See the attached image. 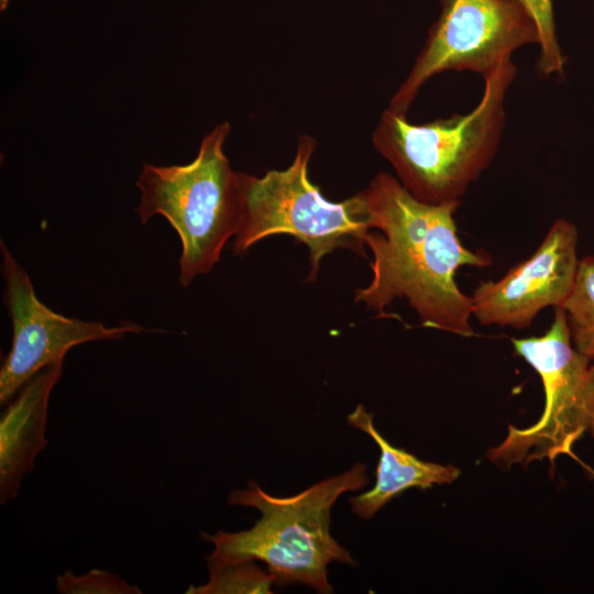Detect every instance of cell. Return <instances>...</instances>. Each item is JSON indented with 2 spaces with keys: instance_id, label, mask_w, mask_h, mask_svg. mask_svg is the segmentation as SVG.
Here are the masks:
<instances>
[{
  "instance_id": "obj_12",
  "label": "cell",
  "mask_w": 594,
  "mask_h": 594,
  "mask_svg": "<svg viewBox=\"0 0 594 594\" xmlns=\"http://www.w3.org/2000/svg\"><path fill=\"white\" fill-rule=\"evenodd\" d=\"M561 308L573 346L594 361V255L580 260L573 288Z\"/></svg>"
},
{
  "instance_id": "obj_9",
  "label": "cell",
  "mask_w": 594,
  "mask_h": 594,
  "mask_svg": "<svg viewBox=\"0 0 594 594\" xmlns=\"http://www.w3.org/2000/svg\"><path fill=\"white\" fill-rule=\"evenodd\" d=\"M579 231L566 219L556 220L534 254L497 280L479 284L472 317L483 326L525 329L548 307H561L579 267Z\"/></svg>"
},
{
  "instance_id": "obj_1",
  "label": "cell",
  "mask_w": 594,
  "mask_h": 594,
  "mask_svg": "<svg viewBox=\"0 0 594 594\" xmlns=\"http://www.w3.org/2000/svg\"><path fill=\"white\" fill-rule=\"evenodd\" d=\"M362 191L372 229L378 232L365 235L373 255L372 278L355 290V302L386 317L385 309L404 299L421 326L473 336L472 299L460 289L455 276L460 267H485L492 260L461 242L454 220L460 202L421 201L384 172Z\"/></svg>"
},
{
  "instance_id": "obj_15",
  "label": "cell",
  "mask_w": 594,
  "mask_h": 594,
  "mask_svg": "<svg viewBox=\"0 0 594 594\" xmlns=\"http://www.w3.org/2000/svg\"><path fill=\"white\" fill-rule=\"evenodd\" d=\"M56 590L61 594H140L139 586L129 584L108 571L91 570L75 575L70 570L56 576Z\"/></svg>"
},
{
  "instance_id": "obj_16",
  "label": "cell",
  "mask_w": 594,
  "mask_h": 594,
  "mask_svg": "<svg viewBox=\"0 0 594 594\" xmlns=\"http://www.w3.org/2000/svg\"><path fill=\"white\" fill-rule=\"evenodd\" d=\"M591 370H592V373H593V375H594V364L591 365ZM590 432H591L592 437L594 438V421H593V424H592V427H591V429H590Z\"/></svg>"
},
{
  "instance_id": "obj_4",
  "label": "cell",
  "mask_w": 594,
  "mask_h": 594,
  "mask_svg": "<svg viewBox=\"0 0 594 594\" xmlns=\"http://www.w3.org/2000/svg\"><path fill=\"white\" fill-rule=\"evenodd\" d=\"M230 124H218L186 165L143 164L136 179L141 223L161 215L182 242L178 282L186 287L209 273L230 238L240 231L244 210V173L234 172L223 152Z\"/></svg>"
},
{
  "instance_id": "obj_13",
  "label": "cell",
  "mask_w": 594,
  "mask_h": 594,
  "mask_svg": "<svg viewBox=\"0 0 594 594\" xmlns=\"http://www.w3.org/2000/svg\"><path fill=\"white\" fill-rule=\"evenodd\" d=\"M208 570V582L189 586L187 594H263L272 593V585L275 584L274 575L258 568L253 560L237 561Z\"/></svg>"
},
{
  "instance_id": "obj_5",
  "label": "cell",
  "mask_w": 594,
  "mask_h": 594,
  "mask_svg": "<svg viewBox=\"0 0 594 594\" xmlns=\"http://www.w3.org/2000/svg\"><path fill=\"white\" fill-rule=\"evenodd\" d=\"M316 140L300 135L292 164L262 177L245 176L244 210L233 250L244 254L258 241L287 234L309 250V280H315L321 260L337 249L365 256V235L372 230L363 191L343 201H330L310 182L308 167Z\"/></svg>"
},
{
  "instance_id": "obj_6",
  "label": "cell",
  "mask_w": 594,
  "mask_h": 594,
  "mask_svg": "<svg viewBox=\"0 0 594 594\" xmlns=\"http://www.w3.org/2000/svg\"><path fill=\"white\" fill-rule=\"evenodd\" d=\"M512 344L540 376L546 403L535 424L509 425L504 440L488 450V460L508 469L548 459L553 468L556 459L566 454L582 464L573 447L594 421V375L591 360L572 344L564 310L556 307L544 334L513 338Z\"/></svg>"
},
{
  "instance_id": "obj_7",
  "label": "cell",
  "mask_w": 594,
  "mask_h": 594,
  "mask_svg": "<svg viewBox=\"0 0 594 594\" xmlns=\"http://www.w3.org/2000/svg\"><path fill=\"white\" fill-rule=\"evenodd\" d=\"M441 12L388 108L406 113L424 85L449 70L486 76L512 54L539 43L538 28L518 0H440Z\"/></svg>"
},
{
  "instance_id": "obj_17",
  "label": "cell",
  "mask_w": 594,
  "mask_h": 594,
  "mask_svg": "<svg viewBox=\"0 0 594 594\" xmlns=\"http://www.w3.org/2000/svg\"><path fill=\"white\" fill-rule=\"evenodd\" d=\"M8 0H0V8L1 10H4L7 7Z\"/></svg>"
},
{
  "instance_id": "obj_14",
  "label": "cell",
  "mask_w": 594,
  "mask_h": 594,
  "mask_svg": "<svg viewBox=\"0 0 594 594\" xmlns=\"http://www.w3.org/2000/svg\"><path fill=\"white\" fill-rule=\"evenodd\" d=\"M530 13L539 32V73L546 77L562 76L565 56L558 42L551 0H518Z\"/></svg>"
},
{
  "instance_id": "obj_3",
  "label": "cell",
  "mask_w": 594,
  "mask_h": 594,
  "mask_svg": "<svg viewBox=\"0 0 594 594\" xmlns=\"http://www.w3.org/2000/svg\"><path fill=\"white\" fill-rule=\"evenodd\" d=\"M369 482L366 465L328 477L289 497H275L251 481L246 490L230 494L228 503L257 509L255 525L238 532L206 535L213 544L208 568L237 561L265 563L275 585L305 584L317 592L332 593L327 566L331 562L354 564V560L331 535V510L338 498L363 488Z\"/></svg>"
},
{
  "instance_id": "obj_11",
  "label": "cell",
  "mask_w": 594,
  "mask_h": 594,
  "mask_svg": "<svg viewBox=\"0 0 594 594\" xmlns=\"http://www.w3.org/2000/svg\"><path fill=\"white\" fill-rule=\"evenodd\" d=\"M348 424L369 435L381 451L375 485L350 499L351 510L363 519L372 518L391 499L410 487L429 488L435 484H451L461 474L454 465L424 461L392 446L378 432L373 415L362 404L356 405L348 416Z\"/></svg>"
},
{
  "instance_id": "obj_8",
  "label": "cell",
  "mask_w": 594,
  "mask_h": 594,
  "mask_svg": "<svg viewBox=\"0 0 594 594\" xmlns=\"http://www.w3.org/2000/svg\"><path fill=\"white\" fill-rule=\"evenodd\" d=\"M3 301L9 310L13 337L0 370V403L6 404L44 367L64 361L75 345L123 338L143 331L132 322L106 327L54 312L35 295L25 270L1 241Z\"/></svg>"
},
{
  "instance_id": "obj_2",
  "label": "cell",
  "mask_w": 594,
  "mask_h": 594,
  "mask_svg": "<svg viewBox=\"0 0 594 594\" xmlns=\"http://www.w3.org/2000/svg\"><path fill=\"white\" fill-rule=\"evenodd\" d=\"M517 74L512 57L484 76L474 109L417 124L387 108L372 134L375 150L400 184L421 201L460 202L492 163L505 128V98Z\"/></svg>"
},
{
  "instance_id": "obj_10",
  "label": "cell",
  "mask_w": 594,
  "mask_h": 594,
  "mask_svg": "<svg viewBox=\"0 0 594 594\" xmlns=\"http://www.w3.org/2000/svg\"><path fill=\"white\" fill-rule=\"evenodd\" d=\"M63 361L33 376L2 413L0 420V503L15 498L24 475L47 446L45 426L50 394L62 375Z\"/></svg>"
}]
</instances>
